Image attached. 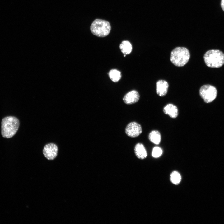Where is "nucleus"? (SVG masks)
<instances>
[{"label":"nucleus","instance_id":"1","mask_svg":"<svg viewBox=\"0 0 224 224\" xmlns=\"http://www.w3.org/2000/svg\"><path fill=\"white\" fill-rule=\"evenodd\" d=\"M20 122L16 117L7 116L1 122V134L4 138H9L14 136L19 128Z\"/></svg>","mask_w":224,"mask_h":224},{"label":"nucleus","instance_id":"2","mask_svg":"<svg viewBox=\"0 0 224 224\" xmlns=\"http://www.w3.org/2000/svg\"><path fill=\"white\" fill-rule=\"evenodd\" d=\"M190 54L188 49L184 47H177L171 52L170 60L175 66L182 67L189 61Z\"/></svg>","mask_w":224,"mask_h":224},{"label":"nucleus","instance_id":"3","mask_svg":"<svg viewBox=\"0 0 224 224\" xmlns=\"http://www.w3.org/2000/svg\"><path fill=\"white\" fill-rule=\"evenodd\" d=\"M203 58L206 65L210 67L218 68L224 64V54L218 50L208 51L204 54Z\"/></svg>","mask_w":224,"mask_h":224},{"label":"nucleus","instance_id":"4","mask_svg":"<svg viewBox=\"0 0 224 224\" xmlns=\"http://www.w3.org/2000/svg\"><path fill=\"white\" fill-rule=\"evenodd\" d=\"M91 33L98 37H103L110 33L111 26L107 21L97 19L95 20L90 26Z\"/></svg>","mask_w":224,"mask_h":224},{"label":"nucleus","instance_id":"5","mask_svg":"<svg viewBox=\"0 0 224 224\" xmlns=\"http://www.w3.org/2000/svg\"><path fill=\"white\" fill-rule=\"evenodd\" d=\"M199 95L204 102L209 103L213 101L216 98L217 91L214 86L210 85H205L200 89Z\"/></svg>","mask_w":224,"mask_h":224},{"label":"nucleus","instance_id":"6","mask_svg":"<svg viewBox=\"0 0 224 224\" xmlns=\"http://www.w3.org/2000/svg\"><path fill=\"white\" fill-rule=\"evenodd\" d=\"M142 132V128L140 124L136 122L129 123L126 126L125 132L126 135L132 138L138 136Z\"/></svg>","mask_w":224,"mask_h":224},{"label":"nucleus","instance_id":"7","mask_svg":"<svg viewBox=\"0 0 224 224\" xmlns=\"http://www.w3.org/2000/svg\"><path fill=\"white\" fill-rule=\"evenodd\" d=\"M58 147L57 145L52 143H49L44 146L43 150L44 155L48 160H52L57 156Z\"/></svg>","mask_w":224,"mask_h":224},{"label":"nucleus","instance_id":"8","mask_svg":"<svg viewBox=\"0 0 224 224\" xmlns=\"http://www.w3.org/2000/svg\"><path fill=\"white\" fill-rule=\"evenodd\" d=\"M140 98V95L138 91L133 90L126 94L123 98L124 102L130 105L137 102Z\"/></svg>","mask_w":224,"mask_h":224},{"label":"nucleus","instance_id":"9","mask_svg":"<svg viewBox=\"0 0 224 224\" xmlns=\"http://www.w3.org/2000/svg\"><path fill=\"white\" fill-rule=\"evenodd\" d=\"M163 113L173 119L176 118L179 114L177 107L172 103H168L165 106L163 109Z\"/></svg>","mask_w":224,"mask_h":224},{"label":"nucleus","instance_id":"10","mask_svg":"<svg viewBox=\"0 0 224 224\" xmlns=\"http://www.w3.org/2000/svg\"><path fill=\"white\" fill-rule=\"evenodd\" d=\"M169 84L166 80H159L156 83V91L157 95L161 97L165 96L167 93Z\"/></svg>","mask_w":224,"mask_h":224},{"label":"nucleus","instance_id":"11","mask_svg":"<svg viewBox=\"0 0 224 224\" xmlns=\"http://www.w3.org/2000/svg\"><path fill=\"white\" fill-rule=\"evenodd\" d=\"M134 153L137 158L140 159L146 158L147 153L144 145L142 143H138L135 146Z\"/></svg>","mask_w":224,"mask_h":224},{"label":"nucleus","instance_id":"12","mask_svg":"<svg viewBox=\"0 0 224 224\" xmlns=\"http://www.w3.org/2000/svg\"><path fill=\"white\" fill-rule=\"evenodd\" d=\"M149 140L152 143L156 145L160 144L161 140V136L160 132L157 130H153L148 135Z\"/></svg>","mask_w":224,"mask_h":224},{"label":"nucleus","instance_id":"13","mask_svg":"<svg viewBox=\"0 0 224 224\" xmlns=\"http://www.w3.org/2000/svg\"><path fill=\"white\" fill-rule=\"evenodd\" d=\"M120 49L124 54H129L132 52V46L131 43L128 40H124L119 45Z\"/></svg>","mask_w":224,"mask_h":224},{"label":"nucleus","instance_id":"14","mask_svg":"<svg viewBox=\"0 0 224 224\" xmlns=\"http://www.w3.org/2000/svg\"><path fill=\"white\" fill-rule=\"evenodd\" d=\"M108 75L110 79L115 82L120 80L122 76L121 72L116 69L111 70L109 72Z\"/></svg>","mask_w":224,"mask_h":224},{"label":"nucleus","instance_id":"15","mask_svg":"<svg viewBox=\"0 0 224 224\" xmlns=\"http://www.w3.org/2000/svg\"><path fill=\"white\" fill-rule=\"evenodd\" d=\"M181 179L180 174L177 171H173L170 175V180L171 182L175 184H179L181 181Z\"/></svg>","mask_w":224,"mask_h":224},{"label":"nucleus","instance_id":"16","mask_svg":"<svg viewBox=\"0 0 224 224\" xmlns=\"http://www.w3.org/2000/svg\"><path fill=\"white\" fill-rule=\"evenodd\" d=\"M162 152V150L161 148L158 147H155L153 148L152 155L154 158H158L161 156Z\"/></svg>","mask_w":224,"mask_h":224},{"label":"nucleus","instance_id":"17","mask_svg":"<svg viewBox=\"0 0 224 224\" xmlns=\"http://www.w3.org/2000/svg\"><path fill=\"white\" fill-rule=\"evenodd\" d=\"M221 5L222 9L224 11V0H221Z\"/></svg>","mask_w":224,"mask_h":224}]
</instances>
